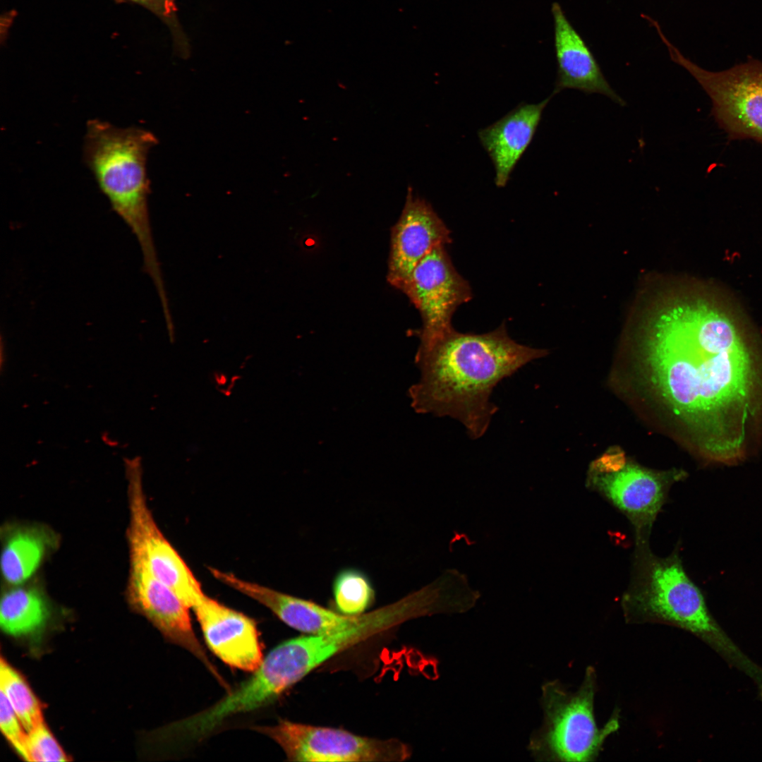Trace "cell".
<instances>
[{
	"label": "cell",
	"instance_id": "23",
	"mask_svg": "<svg viewBox=\"0 0 762 762\" xmlns=\"http://www.w3.org/2000/svg\"><path fill=\"white\" fill-rule=\"evenodd\" d=\"M0 727L11 745L25 761H28L26 751L28 732L1 691H0Z\"/></svg>",
	"mask_w": 762,
	"mask_h": 762
},
{
	"label": "cell",
	"instance_id": "5",
	"mask_svg": "<svg viewBox=\"0 0 762 762\" xmlns=\"http://www.w3.org/2000/svg\"><path fill=\"white\" fill-rule=\"evenodd\" d=\"M543 725L529 740L528 749L537 761L591 762L598 757L607 737L619 727V711L615 710L603 727L595 720L598 691L595 668L588 666L576 691L559 680L542 686Z\"/></svg>",
	"mask_w": 762,
	"mask_h": 762
},
{
	"label": "cell",
	"instance_id": "15",
	"mask_svg": "<svg viewBox=\"0 0 762 762\" xmlns=\"http://www.w3.org/2000/svg\"><path fill=\"white\" fill-rule=\"evenodd\" d=\"M552 95L538 104H522L478 131L480 141L495 171L497 186L504 187L533 138Z\"/></svg>",
	"mask_w": 762,
	"mask_h": 762
},
{
	"label": "cell",
	"instance_id": "17",
	"mask_svg": "<svg viewBox=\"0 0 762 762\" xmlns=\"http://www.w3.org/2000/svg\"><path fill=\"white\" fill-rule=\"evenodd\" d=\"M52 535L38 526H21L5 537L1 556L2 576L11 586L23 584L39 568L52 543Z\"/></svg>",
	"mask_w": 762,
	"mask_h": 762
},
{
	"label": "cell",
	"instance_id": "1",
	"mask_svg": "<svg viewBox=\"0 0 762 762\" xmlns=\"http://www.w3.org/2000/svg\"><path fill=\"white\" fill-rule=\"evenodd\" d=\"M646 315L649 379L712 463L735 465L762 430V356L707 298L665 293Z\"/></svg>",
	"mask_w": 762,
	"mask_h": 762
},
{
	"label": "cell",
	"instance_id": "6",
	"mask_svg": "<svg viewBox=\"0 0 762 762\" xmlns=\"http://www.w3.org/2000/svg\"><path fill=\"white\" fill-rule=\"evenodd\" d=\"M652 26L672 61L686 69L706 92L715 119L728 135L762 143V62L751 59L726 70L710 71L684 56L658 21Z\"/></svg>",
	"mask_w": 762,
	"mask_h": 762
},
{
	"label": "cell",
	"instance_id": "19",
	"mask_svg": "<svg viewBox=\"0 0 762 762\" xmlns=\"http://www.w3.org/2000/svg\"><path fill=\"white\" fill-rule=\"evenodd\" d=\"M334 610L346 615H359L373 605L376 591L370 576L363 570L349 567L340 569L331 583Z\"/></svg>",
	"mask_w": 762,
	"mask_h": 762
},
{
	"label": "cell",
	"instance_id": "3",
	"mask_svg": "<svg viewBox=\"0 0 762 762\" xmlns=\"http://www.w3.org/2000/svg\"><path fill=\"white\" fill-rule=\"evenodd\" d=\"M636 575L624 594L622 607L631 624L660 623L691 633L730 664L752 674L756 665L721 629L710 614L703 595L686 574L677 553L665 558L639 543Z\"/></svg>",
	"mask_w": 762,
	"mask_h": 762
},
{
	"label": "cell",
	"instance_id": "10",
	"mask_svg": "<svg viewBox=\"0 0 762 762\" xmlns=\"http://www.w3.org/2000/svg\"><path fill=\"white\" fill-rule=\"evenodd\" d=\"M126 595L130 604L170 642L200 660L220 684L229 689L193 629L187 606L169 586L140 564L130 562Z\"/></svg>",
	"mask_w": 762,
	"mask_h": 762
},
{
	"label": "cell",
	"instance_id": "8",
	"mask_svg": "<svg viewBox=\"0 0 762 762\" xmlns=\"http://www.w3.org/2000/svg\"><path fill=\"white\" fill-rule=\"evenodd\" d=\"M253 729L274 740L292 761H376L406 760L409 747L399 739H377L344 730L281 720Z\"/></svg>",
	"mask_w": 762,
	"mask_h": 762
},
{
	"label": "cell",
	"instance_id": "20",
	"mask_svg": "<svg viewBox=\"0 0 762 762\" xmlns=\"http://www.w3.org/2000/svg\"><path fill=\"white\" fill-rule=\"evenodd\" d=\"M0 689L27 732L43 722L40 702L22 676L2 658Z\"/></svg>",
	"mask_w": 762,
	"mask_h": 762
},
{
	"label": "cell",
	"instance_id": "9",
	"mask_svg": "<svg viewBox=\"0 0 762 762\" xmlns=\"http://www.w3.org/2000/svg\"><path fill=\"white\" fill-rule=\"evenodd\" d=\"M402 291L421 315L418 349L430 346L452 332L454 313L471 298L468 282L456 270L443 245L420 261Z\"/></svg>",
	"mask_w": 762,
	"mask_h": 762
},
{
	"label": "cell",
	"instance_id": "11",
	"mask_svg": "<svg viewBox=\"0 0 762 762\" xmlns=\"http://www.w3.org/2000/svg\"><path fill=\"white\" fill-rule=\"evenodd\" d=\"M672 473L656 472L625 464L609 472L591 471L589 485L601 493L631 521L637 543H647L651 528L666 500Z\"/></svg>",
	"mask_w": 762,
	"mask_h": 762
},
{
	"label": "cell",
	"instance_id": "12",
	"mask_svg": "<svg viewBox=\"0 0 762 762\" xmlns=\"http://www.w3.org/2000/svg\"><path fill=\"white\" fill-rule=\"evenodd\" d=\"M451 242L450 231L432 206L409 188L401 214L392 229L388 282L402 291L420 261L435 247Z\"/></svg>",
	"mask_w": 762,
	"mask_h": 762
},
{
	"label": "cell",
	"instance_id": "18",
	"mask_svg": "<svg viewBox=\"0 0 762 762\" xmlns=\"http://www.w3.org/2000/svg\"><path fill=\"white\" fill-rule=\"evenodd\" d=\"M49 616L47 600L35 587L13 586L1 596L0 624L8 634L20 636L37 632Z\"/></svg>",
	"mask_w": 762,
	"mask_h": 762
},
{
	"label": "cell",
	"instance_id": "13",
	"mask_svg": "<svg viewBox=\"0 0 762 762\" xmlns=\"http://www.w3.org/2000/svg\"><path fill=\"white\" fill-rule=\"evenodd\" d=\"M210 649L224 663L246 672L260 665L262 651L255 621L205 594L191 607Z\"/></svg>",
	"mask_w": 762,
	"mask_h": 762
},
{
	"label": "cell",
	"instance_id": "2",
	"mask_svg": "<svg viewBox=\"0 0 762 762\" xmlns=\"http://www.w3.org/2000/svg\"><path fill=\"white\" fill-rule=\"evenodd\" d=\"M547 354L516 342L504 324L483 334L454 329L430 346L418 349L415 363L421 377L408 391L411 406L418 413L454 418L471 438L478 439L497 411L490 401L494 388Z\"/></svg>",
	"mask_w": 762,
	"mask_h": 762
},
{
	"label": "cell",
	"instance_id": "7",
	"mask_svg": "<svg viewBox=\"0 0 762 762\" xmlns=\"http://www.w3.org/2000/svg\"><path fill=\"white\" fill-rule=\"evenodd\" d=\"M128 481L130 562L145 567L191 608L204 595L200 582L165 538L148 507L138 459L126 463Z\"/></svg>",
	"mask_w": 762,
	"mask_h": 762
},
{
	"label": "cell",
	"instance_id": "14",
	"mask_svg": "<svg viewBox=\"0 0 762 762\" xmlns=\"http://www.w3.org/2000/svg\"><path fill=\"white\" fill-rule=\"evenodd\" d=\"M552 13L558 65L554 94L564 89H576L587 94L604 95L624 106V100L607 81L593 54L568 20L560 4L553 3Z\"/></svg>",
	"mask_w": 762,
	"mask_h": 762
},
{
	"label": "cell",
	"instance_id": "21",
	"mask_svg": "<svg viewBox=\"0 0 762 762\" xmlns=\"http://www.w3.org/2000/svg\"><path fill=\"white\" fill-rule=\"evenodd\" d=\"M143 6L157 16L169 29L174 50L183 59L190 56L188 38L183 32L177 18L176 0H128Z\"/></svg>",
	"mask_w": 762,
	"mask_h": 762
},
{
	"label": "cell",
	"instance_id": "22",
	"mask_svg": "<svg viewBox=\"0 0 762 762\" xmlns=\"http://www.w3.org/2000/svg\"><path fill=\"white\" fill-rule=\"evenodd\" d=\"M28 761H67L68 758L44 722L28 732Z\"/></svg>",
	"mask_w": 762,
	"mask_h": 762
},
{
	"label": "cell",
	"instance_id": "16",
	"mask_svg": "<svg viewBox=\"0 0 762 762\" xmlns=\"http://www.w3.org/2000/svg\"><path fill=\"white\" fill-rule=\"evenodd\" d=\"M231 587L272 611L287 626L306 634H321L344 629L359 619L361 615H343L313 600L233 578Z\"/></svg>",
	"mask_w": 762,
	"mask_h": 762
},
{
	"label": "cell",
	"instance_id": "4",
	"mask_svg": "<svg viewBox=\"0 0 762 762\" xmlns=\"http://www.w3.org/2000/svg\"><path fill=\"white\" fill-rule=\"evenodd\" d=\"M157 140L138 127L119 128L91 119L83 145L86 165L114 211L137 238L145 271L152 281L162 279L150 229L147 157Z\"/></svg>",
	"mask_w": 762,
	"mask_h": 762
}]
</instances>
